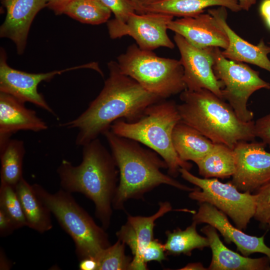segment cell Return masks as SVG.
I'll return each instance as SVG.
<instances>
[{
    "label": "cell",
    "instance_id": "6da1fadb",
    "mask_svg": "<svg viewBox=\"0 0 270 270\" xmlns=\"http://www.w3.org/2000/svg\"><path fill=\"white\" fill-rule=\"evenodd\" d=\"M108 66L109 76L98 96L78 118L59 125L78 130V146H83L104 134L116 120H138L149 106L164 100L122 73L116 62L110 61Z\"/></svg>",
    "mask_w": 270,
    "mask_h": 270
},
{
    "label": "cell",
    "instance_id": "7a4b0ae2",
    "mask_svg": "<svg viewBox=\"0 0 270 270\" xmlns=\"http://www.w3.org/2000/svg\"><path fill=\"white\" fill-rule=\"evenodd\" d=\"M82 147L80 164L63 160L58 167L60 186L64 190L82 194L92 200L96 216L106 230L110 222L118 170L112 153L98 138Z\"/></svg>",
    "mask_w": 270,
    "mask_h": 270
},
{
    "label": "cell",
    "instance_id": "3957f363",
    "mask_svg": "<svg viewBox=\"0 0 270 270\" xmlns=\"http://www.w3.org/2000/svg\"><path fill=\"white\" fill-rule=\"evenodd\" d=\"M103 135L108 141L119 172L113 208L123 209L128 200L142 198L146 192L160 184L189 192L197 188L183 184L164 174L162 170L168 169V166L153 150L142 147L136 141L118 136L110 129Z\"/></svg>",
    "mask_w": 270,
    "mask_h": 270
},
{
    "label": "cell",
    "instance_id": "277c9868",
    "mask_svg": "<svg viewBox=\"0 0 270 270\" xmlns=\"http://www.w3.org/2000/svg\"><path fill=\"white\" fill-rule=\"evenodd\" d=\"M180 98V120L214 144L234 149L238 143L252 142L256 138L254 122L240 120L228 103L210 90H185Z\"/></svg>",
    "mask_w": 270,
    "mask_h": 270
},
{
    "label": "cell",
    "instance_id": "5b68a950",
    "mask_svg": "<svg viewBox=\"0 0 270 270\" xmlns=\"http://www.w3.org/2000/svg\"><path fill=\"white\" fill-rule=\"evenodd\" d=\"M180 121L178 104L164 99L149 106L138 120L130 122L119 119L112 124L110 130L118 136L136 141L156 152L166 162L169 175L176 177L180 168L190 170L192 166L182 160L174 148L172 132Z\"/></svg>",
    "mask_w": 270,
    "mask_h": 270
},
{
    "label": "cell",
    "instance_id": "8992f818",
    "mask_svg": "<svg viewBox=\"0 0 270 270\" xmlns=\"http://www.w3.org/2000/svg\"><path fill=\"white\" fill-rule=\"evenodd\" d=\"M32 186L40 200L72 238L80 260L96 258L111 245L105 230L95 222L70 192L62 189L52 194L40 184H34Z\"/></svg>",
    "mask_w": 270,
    "mask_h": 270
},
{
    "label": "cell",
    "instance_id": "52a82bcc",
    "mask_svg": "<svg viewBox=\"0 0 270 270\" xmlns=\"http://www.w3.org/2000/svg\"><path fill=\"white\" fill-rule=\"evenodd\" d=\"M117 63L122 73L162 99L186 90L180 60L158 56L132 44L118 57Z\"/></svg>",
    "mask_w": 270,
    "mask_h": 270
},
{
    "label": "cell",
    "instance_id": "ba28073f",
    "mask_svg": "<svg viewBox=\"0 0 270 270\" xmlns=\"http://www.w3.org/2000/svg\"><path fill=\"white\" fill-rule=\"evenodd\" d=\"M181 176L197 188L188 196L199 203H208L229 216L236 226L245 230L256 208V196L240 192L230 182L223 183L217 178H200L180 168Z\"/></svg>",
    "mask_w": 270,
    "mask_h": 270
},
{
    "label": "cell",
    "instance_id": "9c48e42d",
    "mask_svg": "<svg viewBox=\"0 0 270 270\" xmlns=\"http://www.w3.org/2000/svg\"><path fill=\"white\" fill-rule=\"evenodd\" d=\"M214 74L223 85L222 98L228 102L240 120H252L254 114L248 108V100L255 92L270 89V84L248 65L224 58L219 48H214Z\"/></svg>",
    "mask_w": 270,
    "mask_h": 270
},
{
    "label": "cell",
    "instance_id": "30bf717a",
    "mask_svg": "<svg viewBox=\"0 0 270 270\" xmlns=\"http://www.w3.org/2000/svg\"><path fill=\"white\" fill-rule=\"evenodd\" d=\"M174 17L159 12H134L125 22L112 19L108 22L107 26L111 38L130 36L142 50L152 51L160 47L173 48L174 44L168 37L167 30Z\"/></svg>",
    "mask_w": 270,
    "mask_h": 270
},
{
    "label": "cell",
    "instance_id": "8fae6325",
    "mask_svg": "<svg viewBox=\"0 0 270 270\" xmlns=\"http://www.w3.org/2000/svg\"><path fill=\"white\" fill-rule=\"evenodd\" d=\"M95 63L75 66L46 73L32 74L10 67L6 62V54L3 48L0 54V92L12 95L23 102H30L46 110L56 117L54 112L38 90L42 81H48L57 74L74 70L92 68L100 70Z\"/></svg>",
    "mask_w": 270,
    "mask_h": 270
},
{
    "label": "cell",
    "instance_id": "7c38bea8",
    "mask_svg": "<svg viewBox=\"0 0 270 270\" xmlns=\"http://www.w3.org/2000/svg\"><path fill=\"white\" fill-rule=\"evenodd\" d=\"M262 142H242L234 150L236 169L230 182L242 192H256L270 182V152Z\"/></svg>",
    "mask_w": 270,
    "mask_h": 270
},
{
    "label": "cell",
    "instance_id": "4fadbf2b",
    "mask_svg": "<svg viewBox=\"0 0 270 270\" xmlns=\"http://www.w3.org/2000/svg\"><path fill=\"white\" fill-rule=\"evenodd\" d=\"M174 40L180 54L186 90L208 89L223 99L222 84L216 78L213 70L214 47H196L176 33Z\"/></svg>",
    "mask_w": 270,
    "mask_h": 270
},
{
    "label": "cell",
    "instance_id": "5bb4252c",
    "mask_svg": "<svg viewBox=\"0 0 270 270\" xmlns=\"http://www.w3.org/2000/svg\"><path fill=\"white\" fill-rule=\"evenodd\" d=\"M197 224L204 223L214 228L228 244L233 243L241 254L248 256L254 253L265 254L270 261V248L264 242V235L260 237L246 234L230 224L227 216L214 206L200 203L198 210L192 217Z\"/></svg>",
    "mask_w": 270,
    "mask_h": 270
},
{
    "label": "cell",
    "instance_id": "9a60e30c",
    "mask_svg": "<svg viewBox=\"0 0 270 270\" xmlns=\"http://www.w3.org/2000/svg\"><path fill=\"white\" fill-rule=\"evenodd\" d=\"M158 210L148 216L128 217L126 222L116 233L118 239L129 246L133 255L130 270H148L147 264L142 260V253L148 244L154 239V228L156 220L172 210L168 202L160 203Z\"/></svg>",
    "mask_w": 270,
    "mask_h": 270
},
{
    "label": "cell",
    "instance_id": "2e32d148",
    "mask_svg": "<svg viewBox=\"0 0 270 270\" xmlns=\"http://www.w3.org/2000/svg\"><path fill=\"white\" fill-rule=\"evenodd\" d=\"M168 28L198 48L218 47L224 50L228 44L226 32L208 12L172 20L168 24Z\"/></svg>",
    "mask_w": 270,
    "mask_h": 270
},
{
    "label": "cell",
    "instance_id": "e0dca14e",
    "mask_svg": "<svg viewBox=\"0 0 270 270\" xmlns=\"http://www.w3.org/2000/svg\"><path fill=\"white\" fill-rule=\"evenodd\" d=\"M6 14L0 28L1 38L16 44L18 54H23L32 23L38 12L46 6V0H2Z\"/></svg>",
    "mask_w": 270,
    "mask_h": 270
},
{
    "label": "cell",
    "instance_id": "ac0fdd59",
    "mask_svg": "<svg viewBox=\"0 0 270 270\" xmlns=\"http://www.w3.org/2000/svg\"><path fill=\"white\" fill-rule=\"evenodd\" d=\"M24 104L12 95L0 92V148L18 131L38 132L48 128L35 111L26 108Z\"/></svg>",
    "mask_w": 270,
    "mask_h": 270
},
{
    "label": "cell",
    "instance_id": "d6986e66",
    "mask_svg": "<svg viewBox=\"0 0 270 270\" xmlns=\"http://www.w3.org/2000/svg\"><path fill=\"white\" fill-rule=\"evenodd\" d=\"M208 12L214 16L226 34L228 39V47L222 51V56L230 60L256 65L270 72V46L266 45L262 39L257 45L245 40L236 33L226 22V8L220 6L210 9Z\"/></svg>",
    "mask_w": 270,
    "mask_h": 270
},
{
    "label": "cell",
    "instance_id": "ffe728a7",
    "mask_svg": "<svg viewBox=\"0 0 270 270\" xmlns=\"http://www.w3.org/2000/svg\"><path fill=\"white\" fill-rule=\"evenodd\" d=\"M200 230L208 238L212 252L208 270H270V261L266 256L253 258L229 249L220 240L217 230L210 224Z\"/></svg>",
    "mask_w": 270,
    "mask_h": 270
},
{
    "label": "cell",
    "instance_id": "44dd1931",
    "mask_svg": "<svg viewBox=\"0 0 270 270\" xmlns=\"http://www.w3.org/2000/svg\"><path fill=\"white\" fill-rule=\"evenodd\" d=\"M225 7L234 12L242 10L237 0H158L142 6L145 12H159L174 16H195L204 13L206 8Z\"/></svg>",
    "mask_w": 270,
    "mask_h": 270
},
{
    "label": "cell",
    "instance_id": "7402d4cb",
    "mask_svg": "<svg viewBox=\"0 0 270 270\" xmlns=\"http://www.w3.org/2000/svg\"><path fill=\"white\" fill-rule=\"evenodd\" d=\"M172 140L178 156L184 161L194 162L210 152L216 144L181 120L174 128Z\"/></svg>",
    "mask_w": 270,
    "mask_h": 270
},
{
    "label": "cell",
    "instance_id": "603a6c76",
    "mask_svg": "<svg viewBox=\"0 0 270 270\" xmlns=\"http://www.w3.org/2000/svg\"><path fill=\"white\" fill-rule=\"evenodd\" d=\"M26 221L27 226L40 233L52 228L51 212L36 194L32 185L22 178L14 186Z\"/></svg>",
    "mask_w": 270,
    "mask_h": 270
},
{
    "label": "cell",
    "instance_id": "cb8c5ba5",
    "mask_svg": "<svg viewBox=\"0 0 270 270\" xmlns=\"http://www.w3.org/2000/svg\"><path fill=\"white\" fill-rule=\"evenodd\" d=\"M194 162L204 178H228L236 169L234 149L223 144H216L210 152Z\"/></svg>",
    "mask_w": 270,
    "mask_h": 270
},
{
    "label": "cell",
    "instance_id": "d4e9b609",
    "mask_svg": "<svg viewBox=\"0 0 270 270\" xmlns=\"http://www.w3.org/2000/svg\"><path fill=\"white\" fill-rule=\"evenodd\" d=\"M197 224L192 222L184 230L180 228L166 232V240L164 244L166 254L178 256L192 255L195 249L202 250L210 247L208 238L200 235L196 230Z\"/></svg>",
    "mask_w": 270,
    "mask_h": 270
},
{
    "label": "cell",
    "instance_id": "484cf974",
    "mask_svg": "<svg viewBox=\"0 0 270 270\" xmlns=\"http://www.w3.org/2000/svg\"><path fill=\"white\" fill-rule=\"evenodd\" d=\"M0 150V180L14 186L23 178V141L10 139Z\"/></svg>",
    "mask_w": 270,
    "mask_h": 270
},
{
    "label": "cell",
    "instance_id": "4316f807",
    "mask_svg": "<svg viewBox=\"0 0 270 270\" xmlns=\"http://www.w3.org/2000/svg\"><path fill=\"white\" fill-rule=\"evenodd\" d=\"M112 13L100 0H74L66 6L62 14L82 23L100 24L108 22Z\"/></svg>",
    "mask_w": 270,
    "mask_h": 270
},
{
    "label": "cell",
    "instance_id": "83f0119b",
    "mask_svg": "<svg viewBox=\"0 0 270 270\" xmlns=\"http://www.w3.org/2000/svg\"><path fill=\"white\" fill-rule=\"evenodd\" d=\"M125 244L118 240L104 249L95 258L97 262V270H130L132 258L125 254Z\"/></svg>",
    "mask_w": 270,
    "mask_h": 270
},
{
    "label": "cell",
    "instance_id": "f1b7e54d",
    "mask_svg": "<svg viewBox=\"0 0 270 270\" xmlns=\"http://www.w3.org/2000/svg\"><path fill=\"white\" fill-rule=\"evenodd\" d=\"M0 209L12 220L16 229L27 226L26 221L14 186L0 180Z\"/></svg>",
    "mask_w": 270,
    "mask_h": 270
},
{
    "label": "cell",
    "instance_id": "f546056e",
    "mask_svg": "<svg viewBox=\"0 0 270 270\" xmlns=\"http://www.w3.org/2000/svg\"><path fill=\"white\" fill-rule=\"evenodd\" d=\"M256 208L254 218L262 225L270 219V182L260 188L254 194Z\"/></svg>",
    "mask_w": 270,
    "mask_h": 270
},
{
    "label": "cell",
    "instance_id": "4dcf8cb0",
    "mask_svg": "<svg viewBox=\"0 0 270 270\" xmlns=\"http://www.w3.org/2000/svg\"><path fill=\"white\" fill-rule=\"evenodd\" d=\"M114 15V20L125 22L132 13L138 14V9L132 0H100Z\"/></svg>",
    "mask_w": 270,
    "mask_h": 270
},
{
    "label": "cell",
    "instance_id": "1f68e13d",
    "mask_svg": "<svg viewBox=\"0 0 270 270\" xmlns=\"http://www.w3.org/2000/svg\"><path fill=\"white\" fill-rule=\"evenodd\" d=\"M165 252L164 244L154 238L144 248L142 260L146 264L152 261L161 262L167 259Z\"/></svg>",
    "mask_w": 270,
    "mask_h": 270
},
{
    "label": "cell",
    "instance_id": "d6a6232c",
    "mask_svg": "<svg viewBox=\"0 0 270 270\" xmlns=\"http://www.w3.org/2000/svg\"><path fill=\"white\" fill-rule=\"evenodd\" d=\"M256 138H259L270 148V112L254 122Z\"/></svg>",
    "mask_w": 270,
    "mask_h": 270
},
{
    "label": "cell",
    "instance_id": "836d02e7",
    "mask_svg": "<svg viewBox=\"0 0 270 270\" xmlns=\"http://www.w3.org/2000/svg\"><path fill=\"white\" fill-rule=\"evenodd\" d=\"M16 228L10 218L0 209V236H6L12 233Z\"/></svg>",
    "mask_w": 270,
    "mask_h": 270
},
{
    "label": "cell",
    "instance_id": "e575fe53",
    "mask_svg": "<svg viewBox=\"0 0 270 270\" xmlns=\"http://www.w3.org/2000/svg\"><path fill=\"white\" fill-rule=\"evenodd\" d=\"M74 0H46V6L56 14H62L66 6Z\"/></svg>",
    "mask_w": 270,
    "mask_h": 270
},
{
    "label": "cell",
    "instance_id": "d590c367",
    "mask_svg": "<svg viewBox=\"0 0 270 270\" xmlns=\"http://www.w3.org/2000/svg\"><path fill=\"white\" fill-rule=\"evenodd\" d=\"M97 262L94 258H88L80 260L78 268L80 270H97Z\"/></svg>",
    "mask_w": 270,
    "mask_h": 270
},
{
    "label": "cell",
    "instance_id": "8d00e7d4",
    "mask_svg": "<svg viewBox=\"0 0 270 270\" xmlns=\"http://www.w3.org/2000/svg\"><path fill=\"white\" fill-rule=\"evenodd\" d=\"M260 12L270 28V0H264L260 6Z\"/></svg>",
    "mask_w": 270,
    "mask_h": 270
},
{
    "label": "cell",
    "instance_id": "74e56055",
    "mask_svg": "<svg viewBox=\"0 0 270 270\" xmlns=\"http://www.w3.org/2000/svg\"><path fill=\"white\" fill-rule=\"evenodd\" d=\"M180 270H206L205 268L200 262H193L187 264L186 266L180 268Z\"/></svg>",
    "mask_w": 270,
    "mask_h": 270
},
{
    "label": "cell",
    "instance_id": "f35d334b",
    "mask_svg": "<svg viewBox=\"0 0 270 270\" xmlns=\"http://www.w3.org/2000/svg\"><path fill=\"white\" fill-rule=\"evenodd\" d=\"M242 10L248 11L256 3V0H237Z\"/></svg>",
    "mask_w": 270,
    "mask_h": 270
},
{
    "label": "cell",
    "instance_id": "ab89813d",
    "mask_svg": "<svg viewBox=\"0 0 270 270\" xmlns=\"http://www.w3.org/2000/svg\"><path fill=\"white\" fill-rule=\"evenodd\" d=\"M0 269L9 270L10 268V264L7 259L3 252H0Z\"/></svg>",
    "mask_w": 270,
    "mask_h": 270
},
{
    "label": "cell",
    "instance_id": "60d3db41",
    "mask_svg": "<svg viewBox=\"0 0 270 270\" xmlns=\"http://www.w3.org/2000/svg\"><path fill=\"white\" fill-rule=\"evenodd\" d=\"M138 9V14H144V12L143 11L142 8L140 6L138 0H132Z\"/></svg>",
    "mask_w": 270,
    "mask_h": 270
},
{
    "label": "cell",
    "instance_id": "b9f144b4",
    "mask_svg": "<svg viewBox=\"0 0 270 270\" xmlns=\"http://www.w3.org/2000/svg\"><path fill=\"white\" fill-rule=\"evenodd\" d=\"M158 0H138L142 8V6L156 2ZM143 9V8H142ZM144 11V10H143Z\"/></svg>",
    "mask_w": 270,
    "mask_h": 270
},
{
    "label": "cell",
    "instance_id": "7bdbcfd3",
    "mask_svg": "<svg viewBox=\"0 0 270 270\" xmlns=\"http://www.w3.org/2000/svg\"><path fill=\"white\" fill-rule=\"evenodd\" d=\"M267 225L268 226L269 228H270V220L268 221V223H267Z\"/></svg>",
    "mask_w": 270,
    "mask_h": 270
},
{
    "label": "cell",
    "instance_id": "ee69618b",
    "mask_svg": "<svg viewBox=\"0 0 270 270\" xmlns=\"http://www.w3.org/2000/svg\"><path fill=\"white\" fill-rule=\"evenodd\" d=\"M268 44H270V42H268Z\"/></svg>",
    "mask_w": 270,
    "mask_h": 270
}]
</instances>
